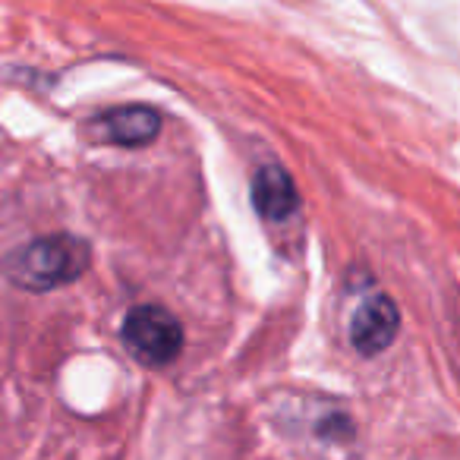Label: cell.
I'll return each mask as SVG.
<instances>
[{"label": "cell", "mask_w": 460, "mask_h": 460, "mask_svg": "<svg viewBox=\"0 0 460 460\" xmlns=\"http://www.w3.org/2000/svg\"><path fill=\"white\" fill-rule=\"evenodd\" d=\"M89 246L85 240L73 234H54V237H39L29 246H20L4 262V275L10 284L32 294H45L54 288L79 281L89 271Z\"/></svg>", "instance_id": "1"}, {"label": "cell", "mask_w": 460, "mask_h": 460, "mask_svg": "<svg viewBox=\"0 0 460 460\" xmlns=\"http://www.w3.org/2000/svg\"><path fill=\"white\" fill-rule=\"evenodd\" d=\"M161 133V117L158 111L146 108V104H133V108H117L102 117V136L111 146L123 148H142L155 142Z\"/></svg>", "instance_id": "5"}, {"label": "cell", "mask_w": 460, "mask_h": 460, "mask_svg": "<svg viewBox=\"0 0 460 460\" xmlns=\"http://www.w3.org/2000/svg\"><path fill=\"white\" fill-rule=\"evenodd\" d=\"M252 205L271 224L290 221L300 211V192L290 173L278 164H265L252 180Z\"/></svg>", "instance_id": "4"}, {"label": "cell", "mask_w": 460, "mask_h": 460, "mask_svg": "<svg viewBox=\"0 0 460 460\" xmlns=\"http://www.w3.org/2000/svg\"><path fill=\"white\" fill-rule=\"evenodd\" d=\"M123 344L142 366H171L183 353V325L164 306L142 303L123 319Z\"/></svg>", "instance_id": "2"}, {"label": "cell", "mask_w": 460, "mask_h": 460, "mask_svg": "<svg viewBox=\"0 0 460 460\" xmlns=\"http://www.w3.org/2000/svg\"><path fill=\"white\" fill-rule=\"evenodd\" d=\"M401 328V313H397L394 300L385 294H376L363 300L353 313L350 322V344L357 347L363 357H376V353L388 350L397 338Z\"/></svg>", "instance_id": "3"}]
</instances>
